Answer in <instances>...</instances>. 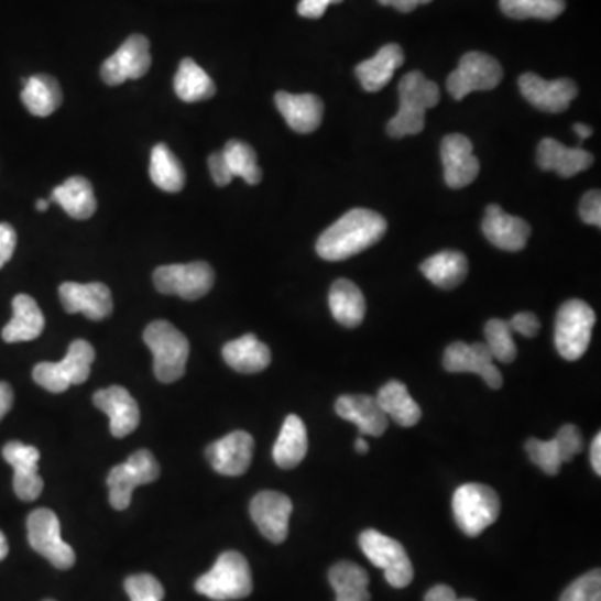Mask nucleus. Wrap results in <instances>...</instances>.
<instances>
[{
  "label": "nucleus",
  "mask_w": 601,
  "mask_h": 601,
  "mask_svg": "<svg viewBox=\"0 0 601 601\" xmlns=\"http://www.w3.org/2000/svg\"><path fill=\"white\" fill-rule=\"evenodd\" d=\"M386 219L371 209H351L319 236L316 251L326 261H345L381 241Z\"/></svg>",
  "instance_id": "obj_1"
},
{
  "label": "nucleus",
  "mask_w": 601,
  "mask_h": 601,
  "mask_svg": "<svg viewBox=\"0 0 601 601\" xmlns=\"http://www.w3.org/2000/svg\"><path fill=\"white\" fill-rule=\"evenodd\" d=\"M439 102V87L419 70L406 74L400 83V111L387 122V134L394 139L419 134L425 129L428 109Z\"/></svg>",
  "instance_id": "obj_2"
},
{
  "label": "nucleus",
  "mask_w": 601,
  "mask_h": 601,
  "mask_svg": "<svg viewBox=\"0 0 601 601\" xmlns=\"http://www.w3.org/2000/svg\"><path fill=\"white\" fill-rule=\"evenodd\" d=\"M144 342L154 354V373L161 383H174L186 373L190 346L186 336L170 321L151 323L144 331Z\"/></svg>",
  "instance_id": "obj_3"
},
{
  "label": "nucleus",
  "mask_w": 601,
  "mask_h": 601,
  "mask_svg": "<svg viewBox=\"0 0 601 601\" xmlns=\"http://www.w3.org/2000/svg\"><path fill=\"white\" fill-rule=\"evenodd\" d=\"M196 591L215 601L241 600L253 591L248 560L238 551H225L215 567L197 578Z\"/></svg>",
  "instance_id": "obj_4"
},
{
  "label": "nucleus",
  "mask_w": 601,
  "mask_h": 601,
  "mask_svg": "<svg viewBox=\"0 0 601 601\" xmlns=\"http://www.w3.org/2000/svg\"><path fill=\"white\" fill-rule=\"evenodd\" d=\"M501 501L496 491L487 484H461L454 494V515L458 528L467 536H480L496 522Z\"/></svg>",
  "instance_id": "obj_5"
},
{
  "label": "nucleus",
  "mask_w": 601,
  "mask_h": 601,
  "mask_svg": "<svg viewBox=\"0 0 601 601\" xmlns=\"http://www.w3.org/2000/svg\"><path fill=\"white\" fill-rule=\"evenodd\" d=\"M597 316L581 299H570L558 309L555 345L564 360L577 361L587 353Z\"/></svg>",
  "instance_id": "obj_6"
},
{
  "label": "nucleus",
  "mask_w": 601,
  "mask_h": 601,
  "mask_svg": "<svg viewBox=\"0 0 601 601\" xmlns=\"http://www.w3.org/2000/svg\"><path fill=\"white\" fill-rule=\"evenodd\" d=\"M96 360L90 342L76 339L70 342L66 358L61 363H41L34 368L35 383L51 393H64L74 384L86 383L90 374V367Z\"/></svg>",
  "instance_id": "obj_7"
},
{
  "label": "nucleus",
  "mask_w": 601,
  "mask_h": 601,
  "mask_svg": "<svg viewBox=\"0 0 601 601\" xmlns=\"http://www.w3.org/2000/svg\"><path fill=\"white\" fill-rule=\"evenodd\" d=\"M364 557L374 567L384 570L387 583L393 588H406L415 578V568L406 554L405 546L376 529H364L360 535Z\"/></svg>",
  "instance_id": "obj_8"
},
{
  "label": "nucleus",
  "mask_w": 601,
  "mask_h": 601,
  "mask_svg": "<svg viewBox=\"0 0 601 601\" xmlns=\"http://www.w3.org/2000/svg\"><path fill=\"white\" fill-rule=\"evenodd\" d=\"M160 474V463L149 449H139L132 454L125 463L118 465L109 473L108 487L111 490L109 501H111L112 509L119 510V512L128 510L135 488L141 484L154 483Z\"/></svg>",
  "instance_id": "obj_9"
},
{
  "label": "nucleus",
  "mask_w": 601,
  "mask_h": 601,
  "mask_svg": "<svg viewBox=\"0 0 601 601\" xmlns=\"http://www.w3.org/2000/svg\"><path fill=\"white\" fill-rule=\"evenodd\" d=\"M28 538L32 548L59 570H69L76 564V554L61 536V522L53 510L39 509L29 515Z\"/></svg>",
  "instance_id": "obj_10"
},
{
  "label": "nucleus",
  "mask_w": 601,
  "mask_h": 601,
  "mask_svg": "<svg viewBox=\"0 0 601 601\" xmlns=\"http://www.w3.org/2000/svg\"><path fill=\"white\" fill-rule=\"evenodd\" d=\"M154 286L160 293L196 300L215 286V271L208 263L167 264L154 271Z\"/></svg>",
  "instance_id": "obj_11"
},
{
  "label": "nucleus",
  "mask_w": 601,
  "mask_h": 601,
  "mask_svg": "<svg viewBox=\"0 0 601 601\" xmlns=\"http://www.w3.org/2000/svg\"><path fill=\"white\" fill-rule=\"evenodd\" d=\"M503 79V69L494 57L483 53L465 54L458 69L449 74L446 87L451 97L465 99L474 90H491Z\"/></svg>",
  "instance_id": "obj_12"
},
{
  "label": "nucleus",
  "mask_w": 601,
  "mask_h": 601,
  "mask_svg": "<svg viewBox=\"0 0 601 601\" xmlns=\"http://www.w3.org/2000/svg\"><path fill=\"white\" fill-rule=\"evenodd\" d=\"M151 45L141 34L131 35L121 47L105 61L100 77L108 86H119L128 79H141L151 69Z\"/></svg>",
  "instance_id": "obj_13"
},
{
  "label": "nucleus",
  "mask_w": 601,
  "mask_h": 601,
  "mask_svg": "<svg viewBox=\"0 0 601 601\" xmlns=\"http://www.w3.org/2000/svg\"><path fill=\"white\" fill-rule=\"evenodd\" d=\"M493 361L490 349L484 342L467 345V342L458 341L446 348L442 367L449 373L478 374L491 390H500L503 386V376Z\"/></svg>",
  "instance_id": "obj_14"
},
{
  "label": "nucleus",
  "mask_w": 601,
  "mask_h": 601,
  "mask_svg": "<svg viewBox=\"0 0 601 601\" xmlns=\"http://www.w3.org/2000/svg\"><path fill=\"white\" fill-rule=\"evenodd\" d=\"M251 518L264 538L271 543H283L289 533L293 501L280 491H261L249 506Z\"/></svg>",
  "instance_id": "obj_15"
},
{
  "label": "nucleus",
  "mask_w": 601,
  "mask_h": 601,
  "mask_svg": "<svg viewBox=\"0 0 601 601\" xmlns=\"http://www.w3.org/2000/svg\"><path fill=\"white\" fill-rule=\"evenodd\" d=\"M254 438L245 431H232L206 449L212 470L225 477H241L253 461Z\"/></svg>",
  "instance_id": "obj_16"
},
{
  "label": "nucleus",
  "mask_w": 601,
  "mask_h": 601,
  "mask_svg": "<svg viewBox=\"0 0 601 601\" xmlns=\"http://www.w3.org/2000/svg\"><path fill=\"white\" fill-rule=\"evenodd\" d=\"M520 90L528 102L545 112L567 111L571 100L578 96L577 84L571 79L546 80L533 73L523 74L518 80Z\"/></svg>",
  "instance_id": "obj_17"
},
{
  "label": "nucleus",
  "mask_w": 601,
  "mask_h": 601,
  "mask_svg": "<svg viewBox=\"0 0 601 601\" xmlns=\"http://www.w3.org/2000/svg\"><path fill=\"white\" fill-rule=\"evenodd\" d=\"M2 457L14 470L15 494L22 501L37 500L44 490V481L39 474V449L21 441H11L2 449Z\"/></svg>",
  "instance_id": "obj_18"
},
{
  "label": "nucleus",
  "mask_w": 601,
  "mask_h": 601,
  "mask_svg": "<svg viewBox=\"0 0 601 601\" xmlns=\"http://www.w3.org/2000/svg\"><path fill=\"white\" fill-rule=\"evenodd\" d=\"M441 161L446 184L454 189L470 186L480 174V163L467 135H446L441 142Z\"/></svg>",
  "instance_id": "obj_19"
},
{
  "label": "nucleus",
  "mask_w": 601,
  "mask_h": 601,
  "mask_svg": "<svg viewBox=\"0 0 601 601\" xmlns=\"http://www.w3.org/2000/svg\"><path fill=\"white\" fill-rule=\"evenodd\" d=\"M59 297L67 313H83L92 321H102L114 308L111 289L102 283H64L59 287Z\"/></svg>",
  "instance_id": "obj_20"
},
{
  "label": "nucleus",
  "mask_w": 601,
  "mask_h": 601,
  "mask_svg": "<svg viewBox=\"0 0 601 601\" xmlns=\"http://www.w3.org/2000/svg\"><path fill=\"white\" fill-rule=\"evenodd\" d=\"M94 406L105 412L111 422V433L114 438H124L135 431L141 422L138 401L125 387L111 386L94 394Z\"/></svg>",
  "instance_id": "obj_21"
},
{
  "label": "nucleus",
  "mask_w": 601,
  "mask_h": 601,
  "mask_svg": "<svg viewBox=\"0 0 601 601\" xmlns=\"http://www.w3.org/2000/svg\"><path fill=\"white\" fill-rule=\"evenodd\" d=\"M481 228L491 244L509 253L522 251L532 234V228L525 219L506 215L498 205L488 206Z\"/></svg>",
  "instance_id": "obj_22"
},
{
  "label": "nucleus",
  "mask_w": 601,
  "mask_h": 601,
  "mask_svg": "<svg viewBox=\"0 0 601 601\" xmlns=\"http://www.w3.org/2000/svg\"><path fill=\"white\" fill-rule=\"evenodd\" d=\"M274 102L294 132L309 134L321 125L325 105L315 94H289L280 90L274 97Z\"/></svg>",
  "instance_id": "obj_23"
},
{
  "label": "nucleus",
  "mask_w": 601,
  "mask_h": 601,
  "mask_svg": "<svg viewBox=\"0 0 601 601\" xmlns=\"http://www.w3.org/2000/svg\"><path fill=\"white\" fill-rule=\"evenodd\" d=\"M336 415L354 423L361 435L381 436L387 429V416L376 397L367 394H345L336 401Z\"/></svg>",
  "instance_id": "obj_24"
},
{
  "label": "nucleus",
  "mask_w": 601,
  "mask_h": 601,
  "mask_svg": "<svg viewBox=\"0 0 601 601\" xmlns=\"http://www.w3.org/2000/svg\"><path fill=\"white\" fill-rule=\"evenodd\" d=\"M536 161L543 171H555L561 177L577 176L593 164V156L581 147H567L555 139H543Z\"/></svg>",
  "instance_id": "obj_25"
},
{
  "label": "nucleus",
  "mask_w": 601,
  "mask_h": 601,
  "mask_svg": "<svg viewBox=\"0 0 601 601\" xmlns=\"http://www.w3.org/2000/svg\"><path fill=\"white\" fill-rule=\"evenodd\" d=\"M405 63V53L397 44H387L376 56L358 64L357 76L367 92H378L393 79L394 73Z\"/></svg>",
  "instance_id": "obj_26"
},
{
  "label": "nucleus",
  "mask_w": 601,
  "mask_h": 601,
  "mask_svg": "<svg viewBox=\"0 0 601 601\" xmlns=\"http://www.w3.org/2000/svg\"><path fill=\"white\" fill-rule=\"evenodd\" d=\"M228 367L242 374L261 373L271 364V351L254 335H244L222 348Z\"/></svg>",
  "instance_id": "obj_27"
},
{
  "label": "nucleus",
  "mask_w": 601,
  "mask_h": 601,
  "mask_svg": "<svg viewBox=\"0 0 601 601\" xmlns=\"http://www.w3.org/2000/svg\"><path fill=\"white\" fill-rule=\"evenodd\" d=\"M12 309H14V316L2 329V339L6 342L32 341L42 335L45 319L34 297L18 294L12 300Z\"/></svg>",
  "instance_id": "obj_28"
},
{
  "label": "nucleus",
  "mask_w": 601,
  "mask_h": 601,
  "mask_svg": "<svg viewBox=\"0 0 601 601\" xmlns=\"http://www.w3.org/2000/svg\"><path fill=\"white\" fill-rule=\"evenodd\" d=\"M308 431L299 416L289 415L284 419L283 428L273 448V458L277 467L293 470L308 455Z\"/></svg>",
  "instance_id": "obj_29"
},
{
  "label": "nucleus",
  "mask_w": 601,
  "mask_h": 601,
  "mask_svg": "<svg viewBox=\"0 0 601 601\" xmlns=\"http://www.w3.org/2000/svg\"><path fill=\"white\" fill-rule=\"evenodd\" d=\"M329 309L339 325L357 328L367 315V300L353 281L338 280L329 291Z\"/></svg>",
  "instance_id": "obj_30"
},
{
  "label": "nucleus",
  "mask_w": 601,
  "mask_h": 601,
  "mask_svg": "<svg viewBox=\"0 0 601 601\" xmlns=\"http://www.w3.org/2000/svg\"><path fill=\"white\" fill-rule=\"evenodd\" d=\"M376 401L387 419H393L403 428H412L422 419V408L401 381L393 380L384 384L378 393Z\"/></svg>",
  "instance_id": "obj_31"
},
{
  "label": "nucleus",
  "mask_w": 601,
  "mask_h": 601,
  "mask_svg": "<svg viewBox=\"0 0 601 601\" xmlns=\"http://www.w3.org/2000/svg\"><path fill=\"white\" fill-rule=\"evenodd\" d=\"M48 200L57 203L74 219H89L97 209L92 184L86 177L80 176H73L64 181L53 190Z\"/></svg>",
  "instance_id": "obj_32"
},
{
  "label": "nucleus",
  "mask_w": 601,
  "mask_h": 601,
  "mask_svg": "<svg viewBox=\"0 0 601 601\" xmlns=\"http://www.w3.org/2000/svg\"><path fill=\"white\" fill-rule=\"evenodd\" d=\"M21 99L32 116L47 118L63 105V90L54 77L47 76V74H37V76L24 79Z\"/></svg>",
  "instance_id": "obj_33"
},
{
  "label": "nucleus",
  "mask_w": 601,
  "mask_h": 601,
  "mask_svg": "<svg viewBox=\"0 0 601 601\" xmlns=\"http://www.w3.org/2000/svg\"><path fill=\"white\" fill-rule=\"evenodd\" d=\"M422 273L441 289H455L468 276V260L458 251H441L422 264Z\"/></svg>",
  "instance_id": "obj_34"
},
{
  "label": "nucleus",
  "mask_w": 601,
  "mask_h": 601,
  "mask_svg": "<svg viewBox=\"0 0 601 601\" xmlns=\"http://www.w3.org/2000/svg\"><path fill=\"white\" fill-rule=\"evenodd\" d=\"M329 583L336 591V601H370V577L360 565L339 561L329 570Z\"/></svg>",
  "instance_id": "obj_35"
},
{
  "label": "nucleus",
  "mask_w": 601,
  "mask_h": 601,
  "mask_svg": "<svg viewBox=\"0 0 601 601\" xmlns=\"http://www.w3.org/2000/svg\"><path fill=\"white\" fill-rule=\"evenodd\" d=\"M174 90L184 102H200L211 99L216 94V86L209 74L197 66L196 61L183 59L174 77Z\"/></svg>",
  "instance_id": "obj_36"
},
{
  "label": "nucleus",
  "mask_w": 601,
  "mask_h": 601,
  "mask_svg": "<svg viewBox=\"0 0 601 601\" xmlns=\"http://www.w3.org/2000/svg\"><path fill=\"white\" fill-rule=\"evenodd\" d=\"M149 176L160 189L166 193H179L186 184V173L183 164L174 156L166 144H157L151 153Z\"/></svg>",
  "instance_id": "obj_37"
},
{
  "label": "nucleus",
  "mask_w": 601,
  "mask_h": 601,
  "mask_svg": "<svg viewBox=\"0 0 601 601\" xmlns=\"http://www.w3.org/2000/svg\"><path fill=\"white\" fill-rule=\"evenodd\" d=\"M221 153L225 156L226 166H228L232 179L234 177H242L251 186H256V184L261 183L263 171H261L260 164H258L256 153H254V149L251 145L232 139V141H229L225 145Z\"/></svg>",
  "instance_id": "obj_38"
},
{
  "label": "nucleus",
  "mask_w": 601,
  "mask_h": 601,
  "mask_svg": "<svg viewBox=\"0 0 601 601\" xmlns=\"http://www.w3.org/2000/svg\"><path fill=\"white\" fill-rule=\"evenodd\" d=\"M503 14L523 21V19H542L554 21L564 14L567 2L565 0H500Z\"/></svg>",
  "instance_id": "obj_39"
},
{
  "label": "nucleus",
  "mask_w": 601,
  "mask_h": 601,
  "mask_svg": "<svg viewBox=\"0 0 601 601\" xmlns=\"http://www.w3.org/2000/svg\"><path fill=\"white\" fill-rule=\"evenodd\" d=\"M484 338H487L484 345L490 349L494 361L509 364L516 360L518 351H516L515 339H513V331L509 321L496 318L490 319L484 326Z\"/></svg>",
  "instance_id": "obj_40"
},
{
  "label": "nucleus",
  "mask_w": 601,
  "mask_h": 601,
  "mask_svg": "<svg viewBox=\"0 0 601 601\" xmlns=\"http://www.w3.org/2000/svg\"><path fill=\"white\" fill-rule=\"evenodd\" d=\"M525 448L529 460H532L536 467L542 468L546 474H551V477H554V474L560 473L564 461H561L560 451H558L555 439L539 441V439L532 438L526 441Z\"/></svg>",
  "instance_id": "obj_41"
},
{
  "label": "nucleus",
  "mask_w": 601,
  "mask_h": 601,
  "mask_svg": "<svg viewBox=\"0 0 601 601\" xmlns=\"http://www.w3.org/2000/svg\"><path fill=\"white\" fill-rule=\"evenodd\" d=\"M125 591L131 601H163L164 587L153 575H132L125 580Z\"/></svg>",
  "instance_id": "obj_42"
},
{
  "label": "nucleus",
  "mask_w": 601,
  "mask_h": 601,
  "mask_svg": "<svg viewBox=\"0 0 601 601\" xmlns=\"http://www.w3.org/2000/svg\"><path fill=\"white\" fill-rule=\"evenodd\" d=\"M601 600L600 570L588 571L577 578L561 594L560 601H598Z\"/></svg>",
  "instance_id": "obj_43"
},
{
  "label": "nucleus",
  "mask_w": 601,
  "mask_h": 601,
  "mask_svg": "<svg viewBox=\"0 0 601 601\" xmlns=\"http://www.w3.org/2000/svg\"><path fill=\"white\" fill-rule=\"evenodd\" d=\"M554 439L557 442V448L560 451L564 463L573 460L577 455L581 454V449H583V435H581L580 429L575 425L561 426L560 431H558V435Z\"/></svg>",
  "instance_id": "obj_44"
},
{
  "label": "nucleus",
  "mask_w": 601,
  "mask_h": 601,
  "mask_svg": "<svg viewBox=\"0 0 601 601\" xmlns=\"http://www.w3.org/2000/svg\"><path fill=\"white\" fill-rule=\"evenodd\" d=\"M580 218L583 219L587 225L597 226L601 225V194L600 190H590L584 194L583 199L580 203Z\"/></svg>",
  "instance_id": "obj_45"
},
{
  "label": "nucleus",
  "mask_w": 601,
  "mask_h": 601,
  "mask_svg": "<svg viewBox=\"0 0 601 601\" xmlns=\"http://www.w3.org/2000/svg\"><path fill=\"white\" fill-rule=\"evenodd\" d=\"M18 232L8 222H0V270L14 256Z\"/></svg>",
  "instance_id": "obj_46"
},
{
  "label": "nucleus",
  "mask_w": 601,
  "mask_h": 601,
  "mask_svg": "<svg viewBox=\"0 0 601 601\" xmlns=\"http://www.w3.org/2000/svg\"><path fill=\"white\" fill-rule=\"evenodd\" d=\"M509 325L513 332H518L525 338H535L539 331V319L533 313H518Z\"/></svg>",
  "instance_id": "obj_47"
},
{
  "label": "nucleus",
  "mask_w": 601,
  "mask_h": 601,
  "mask_svg": "<svg viewBox=\"0 0 601 601\" xmlns=\"http://www.w3.org/2000/svg\"><path fill=\"white\" fill-rule=\"evenodd\" d=\"M342 0H300L297 14L306 19H319L331 4H341Z\"/></svg>",
  "instance_id": "obj_48"
},
{
  "label": "nucleus",
  "mask_w": 601,
  "mask_h": 601,
  "mask_svg": "<svg viewBox=\"0 0 601 601\" xmlns=\"http://www.w3.org/2000/svg\"><path fill=\"white\" fill-rule=\"evenodd\" d=\"M209 171H211L212 181H215L216 186L225 187L228 186L232 181L231 174H229L228 166H226L225 156L222 153H215L209 156Z\"/></svg>",
  "instance_id": "obj_49"
},
{
  "label": "nucleus",
  "mask_w": 601,
  "mask_h": 601,
  "mask_svg": "<svg viewBox=\"0 0 601 601\" xmlns=\"http://www.w3.org/2000/svg\"><path fill=\"white\" fill-rule=\"evenodd\" d=\"M425 601H474L471 598H458L454 588L448 584H436L426 593Z\"/></svg>",
  "instance_id": "obj_50"
},
{
  "label": "nucleus",
  "mask_w": 601,
  "mask_h": 601,
  "mask_svg": "<svg viewBox=\"0 0 601 601\" xmlns=\"http://www.w3.org/2000/svg\"><path fill=\"white\" fill-rule=\"evenodd\" d=\"M14 406V391H12L11 384L0 383V422L6 418L9 412Z\"/></svg>",
  "instance_id": "obj_51"
},
{
  "label": "nucleus",
  "mask_w": 601,
  "mask_h": 601,
  "mask_svg": "<svg viewBox=\"0 0 601 601\" xmlns=\"http://www.w3.org/2000/svg\"><path fill=\"white\" fill-rule=\"evenodd\" d=\"M381 6H391V8L396 9V11L408 12L415 11L418 6L429 4L433 0H378Z\"/></svg>",
  "instance_id": "obj_52"
},
{
  "label": "nucleus",
  "mask_w": 601,
  "mask_h": 601,
  "mask_svg": "<svg viewBox=\"0 0 601 601\" xmlns=\"http://www.w3.org/2000/svg\"><path fill=\"white\" fill-rule=\"evenodd\" d=\"M590 461L593 467L594 473L601 474V435L598 433L591 441L590 448Z\"/></svg>",
  "instance_id": "obj_53"
},
{
  "label": "nucleus",
  "mask_w": 601,
  "mask_h": 601,
  "mask_svg": "<svg viewBox=\"0 0 601 601\" xmlns=\"http://www.w3.org/2000/svg\"><path fill=\"white\" fill-rule=\"evenodd\" d=\"M573 131L580 135L581 141H584V139H588L591 134H593V129H591L590 125L581 124V122L573 125Z\"/></svg>",
  "instance_id": "obj_54"
},
{
  "label": "nucleus",
  "mask_w": 601,
  "mask_h": 601,
  "mask_svg": "<svg viewBox=\"0 0 601 601\" xmlns=\"http://www.w3.org/2000/svg\"><path fill=\"white\" fill-rule=\"evenodd\" d=\"M8 554H9L8 538H6L4 533L0 532V561L4 560V558L8 557Z\"/></svg>",
  "instance_id": "obj_55"
},
{
  "label": "nucleus",
  "mask_w": 601,
  "mask_h": 601,
  "mask_svg": "<svg viewBox=\"0 0 601 601\" xmlns=\"http://www.w3.org/2000/svg\"><path fill=\"white\" fill-rule=\"evenodd\" d=\"M354 448H357V451L360 455H364L370 451V445H368V441L364 438H358L357 442H354Z\"/></svg>",
  "instance_id": "obj_56"
},
{
  "label": "nucleus",
  "mask_w": 601,
  "mask_h": 601,
  "mask_svg": "<svg viewBox=\"0 0 601 601\" xmlns=\"http://www.w3.org/2000/svg\"><path fill=\"white\" fill-rule=\"evenodd\" d=\"M48 205H51V200L39 199L37 203H35V209H37L39 212H45L48 209Z\"/></svg>",
  "instance_id": "obj_57"
},
{
  "label": "nucleus",
  "mask_w": 601,
  "mask_h": 601,
  "mask_svg": "<svg viewBox=\"0 0 601 601\" xmlns=\"http://www.w3.org/2000/svg\"><path fill=\"white\" fill-rule=\"evenodd\" d=\"M45 601H54V600H45Z\"/></svg>",
  "instance_id": "obj_58"
},
{
  "label": "nucleus",
  "mask_w": 601,
  "mask_h": 601,
  "mask_svg": "<svg viewBox=\"0 0 601 601\" xmlns=\"http://www.w3.org/2000/svg\"><path fill=\"white\" fill-rule=\"evenodd\" d=\"M598 601H601V600H598Z\"/></svg>",
  "instance_id": "obj_59"
}]
</instances>
